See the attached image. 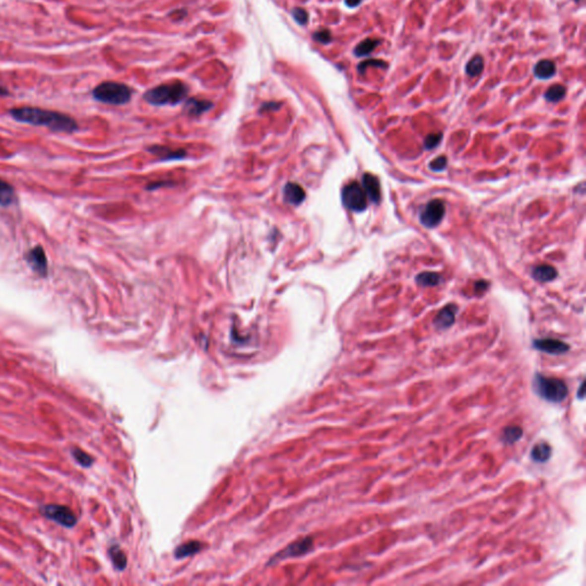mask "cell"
<instances>
[{
	"label": "cell",
	"mask_w": 586,
	"mask_h": 586,
	"mask_svg": "<svg viewBox=\"0 0 586 586\" xmlns=\"http://www.w3.org/2000/svg\"><path fill=\"white\" fill-rule=\"evenodd\" d=\"M9 114L16 122L33 126H44L54 132L73 133L78 129L76 121L68 115L40 109V108H14Z\"/></svg>",
	"instance_id": "obj_1"
},
{
	"label": "cell",
	"mask_w": 586,
	"mask_h": 586,
	"mask_svg": "<svg viewBox=\"0 0 586 586\" xmlns=\"http://www.w3.org/2000/svg\"><path fill=\"white\" fill-rule=\"evenodd\" d=\"M188 94V87L181 81L163 84L149 89L144 100L152 106H175L184 101Z\"/></svg>",
	"instance_id": "obj_2"
},
{
	"label": "cell",
	"mask_w": 586,
	"mask_h": 586,
	"mask_svg": "<svg viewBox=\"0 0 586 586\" xmlns=\"http://www.w3.org/2000/svg\"><path fill=\"white\" fill-rule=\"evenodd\" d=\"M93 98L102 103L122 106L132 98V89L128 85L116 81H104L93 89Z\"/></svg>",
	"instance_id": "obj_3"
},
{
	"label": "cell",
	"mask_w": 586,
	"mask_h": 586,
	"mask_svg": "<svg viewBox=\"0 0 586 586\" xmlns=\"http://www.w3.org/2000/svg\"><path fill=\"white\" fill-rule=\"evenodd\" d=\"M533 390L538 396L552 403L562 402L568 395V387L563 380L548 378L543 375H536L533 379Z\"/></svg>",
	"instance_id": "obj_4"
},
{
	"label": "cell",
	"mask_w": 586,
	"mask_h": 586,
	"mask_svg": "<svg viewBox=\"0 0 586 586\" xmlns=\"http://www.w3.org/2000/svg\"><path fill=\"white\" fill-rule=\"evenodd\" d=\"M342 203L346 208L353 212H363L368 206L365 192L358 182H350L342 189Z\"/></svg>",
	"instance_id": "obj_5"
},
{
	"label": "cell",
	"mask_w": 586,
	"mask_h": 586,
	"mask_svg": "<svg viewBox=\"0 0 586 586\" xmlns=\"http://www.w3.org/2000/svg\"><path fill=\"white\" fill-rule=\"evenodd\" d=\"M40 512L57 523L66 528H72L77 523V517L69 507L62 505H45L40 509Z\"/></svg>",
	"instance_id": "obj_6"
},
{
	"label": "cell",
	"mask_w": 586,
	"mask_h": 586,
	"mask_svg": "<svg viewBox=\"0 0 586 586\" xmlns=\"http://www.w3.org/2000/svg\"><path fill=\"white\" fill-rule=\"evenodd\" d=\"M446 214V206L440 199H433L420 212V222L426 228H434L442 221Z\"/></svg>",
	"instance_id": "obj_7"
},
{
	"label": "cell",
	"mask_w": 586,
	"mask_h": 586,
	"mask_svg": "<svg viewBox=\"0 0 586 586\" xmlns=\"http://www.w3.org/2000/svg\"><path fill=\"white\" fill-rule=\"evenodd\" d=\"M27 263L31 267V269L38 274L40 277L47 276V258L45 255L44 249L40 245H37L30 250L25 256Z\"/></svg>",
	"instance_id": "obj_8"
},
{
	"label": "cell",
	"mask_w": 586,
	"mask_h": 586,
	"mask_svg": "<svg viewBox=\"0 0 586 586\" xmlns=\"http://www.w3.org/2000/svg\"><path fill=\"white\" fill-rule=\"evenodd\" d=\"M313 548V539L311 537H305L297 542L289 545L286 548H284L281 553H278L274 558L275 560H283L287 558H297L300 555H304L309 552Z\"/></svg>",
	"instance_id": "obj_9"
},
{
	"label": "cell",
	"mask_w": 586,
	"mask_h": 586,
	"mask_svg": "<svg viewBox=\"0 0 586 586\" xmlns=\"http://www.w3.org/2000/svg\"><path fill=\"white\" fill-rule=\"evenodd\" d=\"M533 347L540 352L552 354V355H560L565 354L569 350V346L566 342L557 340V339H538L533 341Z\"/></svg>",
	"instance_id": "obj_10"
},
{
	"label": "cell",
	"mask_w": 586,
	"mask_h": 586,
	"mask_svg": "<svg viewBox=\"0 0 586 586\" xmlns=\"http://www.w3.org/2000/svg\"><path fill=\"white\" fill-rule=\"evenodd\" d=\"M362 182H363V189L368 198L373 201V203L378 204L380 199H382V189H380V182L378 178L371 173H365Z\"/></svg>",
	"instance_id": "obj_11"
},
{
	"label": "cell",
	"mask_w": 586,
	"mask_h": 586,
	"mask_svg": "<svg viewBox=\"0 0 586 586\" xmlns=\"http://www.w3.org/2000/svg\"><path fill=\"white\" fill-rule=\"evenodd\" d=\"M457 307L456 305H448L438 313L434 319V326L439 330H446L455 323Z\"/></svg>",
	"instance_id": "obj_12"
},
{
	"label": "cell",
	"mask_w": 586,
	"mask_h": 586,
	"mask_svg": "<svg viewBox=\"0 0 586 586\" xmlns=\"http://www.w3.org/2000/svg\"><path fill=\"white\" fill-rule=\"evenodd\" d=\"M305 190L302 189L301 186L293 184V182L286 184L284 188V198L287 203L294 205V206H298V205H300L302 201L305 200Z\"/></svg>",
	"instance_id": "obj_13"
},
{
	"label": "cell",
	"mask_w": 586,
	"mask_h": 586,
	"mask_svg": "<svg viewBox=\"0 0 586 586\" xmlns=\"http://www.w3.org/2000/svg\"><path fill=\"white\" fill-rule=\"evenodd\" d=\"M557 72V66L554 62L551 60H542V61L537 62V65L533 68V73L539 79H550Z\"/></svg>",
	"instance_id": "obj_14"
},
{
	"label": "cell",
	"mask_w": 586,
	"mask_h": 586,
	"mask_svg": "<svg viewBox=\"0 0 586 586\" xmlns=\"http://www.w3.org/2000/svg\"><path fill=\"white\" fill-rule=\"evenodd\" d=\"M212 104L210 101L206 100H198V99H189L187 100L185 110L188 113L189 116H199L208 109H211Z\"/></svg>",
	"instance_id": "obj_15"
},
{
	"label": "cell",
	"mask_w": 586,
	"mask_h": 586,
	"mask_svg": "<svg viewBox=\"0 0 586 586\" xmlns=\"http://www.w3.org/2000/svg\"><path fill=\"white\" fill-rule=\"evenodd\" d=\"M558 276V271L550 264H539L532 269V277L538 282H550Z\"/></svg>",
	"instance_id": "obj_16"
},
{
	"label": "cell",
	"mask_w": 586,
	"mask_h": 586,
	"mask_svg": "<svg viewBox=\"0 0 586 586\" xmlns=\"http://www.w3.org/2000/svg\"><path fill=\"white\" fill-rule=\"evenodd\" d=\"M201 545L199 542H188V543H185L180 545V546H178L175 548L174 551V555L177 559H184L186 557H190V555H194L196 553H198V552L201 550Z\"/></svg>",
	"instance_id": "obj_17"
},
{
	"label": "cell",
	"mask_w": 586,
	"mask_h": 586,
	"mask_svg": "<svg viewBox=\"0 0 586 586\" xmlns=\"http://www.w3.org/2000/svg\"><path fill=\"white\" fill-rule=\"evenodd\" d=\"M15 200V190L8 182L0 178V205L9 206Z\"/></svg>",
	"instance_id": "obj_18"
},
{
	"label": "cell",
	"mask_w": 586,
	"mask_h": 586,
	"mask_svg": "<svg viewBox=\"0 0 586 586\" xmlns=\"http://www.w3.org/2000/svg\"><path fill=\"white\" fill-rule=\"evenodd\" d=\"M552 455V449L546 442H540L533 447L531 451V458L533 461L545 462L550 459Z\"/></svg>",
	"instance_id": "obj_19"
},
{
	"label": "cell",
	"mask_w": 586,
	"mask_h": 586,
	"mask_svg": "<svg viewBox=\"0 0 586 586\" xmlns=\"http://www.w3.org/2000/svg\"><path fill=\"white\" fill-rule=\"evenodd\" d=\"M380 43H382L380 39H364L363 42H361L355 48H354V55H356V57H365V55L371 54Z\"/></svg>",
	"instance_id": "obj_20"
},
{
	"label": "cell",
	"mask_w": 586,
	"mask_h": 586,
	"mask_svg": "<svg viewBox=\"0 0 586 586\" xmlns=\"http://www.w3.org/2000/svg\"><path fill=\"white\" fill-rule=\"evenodd\" d=\"M566 93H567V89L563 85H560V84H555V85H552L550 88L547 89L546 92H545L544 94V98L548 102H559V101H561L563 98L566 96Z\"/></svg>",
	"instance_id": "obj_21"
},
{
	"label": "cell",
	"mask_w": 586,
	"mask_h": 586,
	"mask_svg": "<svg viewBox=\"0 0 586 586\" xmlns=\"http://www.w3.org/2000/svg\"><path fill=\"white\" fill-rule=\"evenodd\" d=\"M483 68H484L483 58L480 57V55H475V57H474L473 59L469 60V62L467 63V65H466V68H465V72H466V74H468L469 77H476L483 71Z\"/></svg>",
	"instance_id": "obj_22"
},
{
	"label": "cell",
	"mask_w": 586,
	"mask_h": 586,
	"mask_svg": "<svg viewBox=\"0 0 586 586\" xmlns=\"http://www.w3.org/2000/svg\"><path fill=\"white\" fill-rule=\"evenodd\" d=\"M150 150L162 159H178L186 156L184 150H172V149L164 147H152Z\"/></svg>",
	"instance_id": "obj_23"
},
{
	"label": "cell",
	"mask_w": 586,
	"mask_h": 586,
	"mask_svg": "<svg viewBox=\"0 0 586 586\" xmlns=\"http://www.w3.org/2000/svg\"><path fill=\"white\" fill-rule=\"evenodd\" d=\"M109 554H110V558L113 560V563L114 566L117 568L118 570H123L126 567V563H128V560H126V555L124 552L122 551V548L117 546V545H115V546H111L110 550H109Z\"/></svg>",
	"instance_id": "obj_24"
},
{
	"label": "cell",
	"mask_w": 586,
	"mask_h": 586,
	"mask_svg": "<svg viewBox=\"0 0 586 586\" xmlns=\"http://www.w3.org/2000/svg\"><path fill=\"white\" fill-rule=\"evenodd\" d=\"M522 434H523V431H522L521 427L509 426L503 431L502 440H503L504 443L512 444V443H515L517 441H519L522 436Z\"/></svg>",
	"instance_id": "obj_25"
},
{
	"label": "cell",
	"mask_w": 586,
	"mask_h": 586,
	"mask_svg": "<svg viewBox=\"0 0 586 586\" xmlns=\"http://www.w3.org/2000/svg\"><path fill=\"white\" fill-rule=\"evenodd\" d=\"M416 282L421 286H435L440 283V275L432 271H424L417 275Z\"/></svg>",
	"instance_id": "obj_26"
},
{
	"label": "cell",
	"mask_w": 586,
	"mask_h": 586,
	"mask_svg": "<svg viewBox=\"0 0 586 586\" xmlns=\"http://www.w3.org/2000/svg\"><path fill=\"white\" fill-rule=\"evenodd\" d=\"M72 456L74 458V460H76L78 464L83 466V467H89L93 464V458L85 453V451L80 450V449H73L72 450Z\"/></svg>",
	"instance_id": "obj_27"
},
{
	"label": "cell",
	"mask_w": 586,
	"mask_h": 586,
	"mask_svg": "<svg viewBox=\"0 0 586 586\" xmlns=\"http://www.w3.org/2000/svg\"><path fill=\"white\" fill-rule=\"evenodd\" d=\"M369 66H377V68H387V63L382 61V60H368V61H364V62H361L360 65L357 66V70L358 72L361 74H363L365 69L369 68Z\"/></svg>",
	"instance_id": "obj_28"
},
{
	"label": "cell",
	"mask_w": 586,
	"mask_h": 586,
	"mask_svg": "<svg viewBox=\"0 0 586 586\" xmlns=\"http://www.w3.org/2000/svg\"><path fill=\"white\" fill-rule=\"evenodd\" d=\"M442 140V133H432V134H428L426 136V139H425L424 143H425V148L427 149H433L435 147H438L441 142Z\"/></svg>",
	"instance_id": "obj_29"
},
{
	"label": "cell",
	"mask_w": 586,
	"mask_h": 586,
	"mask_svg": "<svg viewBox=\"0 0 586 586\" xmlns=\"http://www.w3.org/2000/svg\"><path fill=\"white\" fill-rule=\"evenodd\" d=\"M314 39L323 45H327L332 42V36L329 30L323 29L314 33Z\"/></svg>",
	"instance_id": "obj_30"
},
{
	"label": "cell",
	"mask_w": 586,
	"mask_h": 586,
	"mask_svg": "<svg viewBox=\"0 0 586 586\" xmlns=\"http://www.w3.org/2000/svg\"><path fill=\"white\" fill-rule=\"evenodd\" d=\"M292 16L300 25H305L308 22V13L304 8H294L292 10Z\"/></svg>",
	"instance_id": "obj_31"
},
{
	"label": "cell",
	"mask_w": 586,
	"mask_h": 586,
	"mask_svg": "<svg viewBox=\"0 0 586 586\" xmlns=\"http://www.w3.org/2000/svg\"><path fill=\"white\" fill-rule=\"evenodd\" d=\"M447 164H448V160H447L446 156H439V157H436L431 164H429V167H431L432 171L439 172V171H443L444 169H446Z\"/></svg>",
	"instance_id": "obj_32"
},
{
	"label": "cell",
	"mask_w": 586,
	"mask_h": 586,
	"mask_svg": "<svg viewBox=\"0 0 586 586\" xmlns=\"http://www.w3.org/2000/svg\"><path fill=\"white\" fill-rule=\"evenodd\" d=\"M487 286H488V283L487 282H484V281L476 282L475 291H477V292H483V291L487 290Z\"/></svg>",
	"instance_id": "obj_33"
},
{
	"label": "cell",
	"mask_w": 586,
	"mask_h": 586,
	"mask_svg": "<svg viewBox=\"0 0 586 586\" xmlns=\"http://www.w3.org/2000/svg\"><path fill=\"white\" fill-rule=\"evenodd\" d=\"M362 0H345V3L350 8H354V7L358 6L361 3Z\"/></svg>",
	"instance_id": "obj_34"
},
{
	"label": "cell",
	"mask_w": 586,
	"mask_h": 586,
	"mask_svg": "<svg viewBox=\"0 0 586 586\" xmlns=\"http://www.w3.org/2000/svg\"><path fill=\"white\" fill-rule=\"evenodd\" d=\"M9 94V92L7 91L5 87H2V86H0V96H7Z\"/></svg>",
	"instance_id": "obj_35"
},
{
	"label": "cell",
	"mask_w": 586,
	"mask_h": 586,
	"mask_svg": "<svg viewBox=\"0 0 586 586\" xmlns=\"http://www.w3.org/2000/svg\"><path fill=\"white\" fill-rule=\"evenodd\" d=\"M583 388H584V384H582V386H581V391H580V395H581V397H583Z\"/></svg>",
	"instance_id": "obj_36"
},
{
	"label": "cell",
	"mask_w": 586,
	"mask_h": 586,
	"mask_svg": "<svg viewBox=\"0 0 586 586\" xmlns=\"http://www.w3.org/2000/svg\"><path fill=\"white\" fill-rule=\"evenodd\" d=\"M575 1H581V0H575Z\"/></svg>",
	"instance_id": "obj_37"
}]
</instances>
